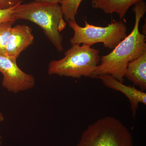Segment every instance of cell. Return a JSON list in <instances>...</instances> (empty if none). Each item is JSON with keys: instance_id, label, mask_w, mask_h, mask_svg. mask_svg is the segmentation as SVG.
<instances>
[{"instance_id": "cell-1", "label": "cell", "mask_w": 146, "mask_h": 146, "mask_svg": "<svg viewBox=\"0 0 146 146\" xmlns=\"http://www.w3.org/2000/svg\"><path fill=\"white\" fill-rule=\"evenodd\" d=\"M133 10L135 24L132 31L112 52L101 57L99 65L94 72V78L108 74L123 83L128 63L146 52V35L139 31L140 21L146 12L145 2L142 0L136 3Z\"/></svg>"}, {"instance_id": "cell-2", "label": "cell", "mask_w": 146, "mask_h": 146, "mask_svg": "<svg viewBox=\"0 0 146 146\" xmlns=\"http://www.w3.org/2000/svg\"><path fill=\"white\" fill-rule=\"evenodd\" d=\"M13 15L16 21L27 20L39 26L58 51H63V37L60 32L65 28L66 23L59 4L35 0L16 6Z\"/></svg>"}, {"instance_id": "cell-3", "label": "cell", "mask_w": 146, "mask_h": 146, "mask_svg": "<svg viewBox=\"0 0 146 146\" xmlns=\"http://www.w3.org/2000/svg\"><path fill=\"white\" fill-rule=\"evenodd\" d=\"M100 53L99 50L86 45H72L64 53V58L50 62L48 73L75 78H94V72L100 62Z\"/></svg>"}, {"instance_id": "cell-4", "label": "cell", "mask_w": 146, "mask_h": 146, "mask_svg": "<svg viewBox=\"0 0 146 146\" xmlns=\"http://www.w3.org/2000/svg\"><path fill=\"white\" fill-rule=\"evenodd\" d=\"M76 146H134L131 133L117 118L106 116L87 127Z\"/></svg>"}, {"instance_id": "cell-5", "label": "cell", "mask_w": 146, "mask_h": 146, "mask_svg": "<svg viewBox=\"0 0 146 146\" xmlns=\"http://www.w3.org/2000/svg\"><path fill=\"white\" fill-rule=\"evenodd\" d=\"M68 23L74 31V36L70 40L72 45L82 44L91 47L102 43L105 48L113 50L127 36V27L121 21L112 22L106 27L90 25L87 21L84 27L79 25L76 20Z\"/></svg>"}, {"instance_id": "cell-6", "label": "cell", "mask_w": 146, "mask_h": 146, "mask_svg": "<svg viewBox=\"0 0 146 146\" xmlns=\"http://www.w3.org/2000/svg\"><path fill=\"white\" fill-rule=\"evenodd\" d=\"M17 59L0 54V72L3 74L2 85L9 92L16 94L33 88L35 79L20 69Z\"/></svg>"}, {"instance_id": "cell-7", "label": "cell", "mask_w": 146, "mask_h": 146, "mask_svg": "<svg viewBox=\"0 0 146 146\" xmlns=\"http://www.w3.org/2000/svg\"><path fill=\"white\" fill-rule=\"evenodd\" d=\"M34 36L31 28L25 25H18L12 27L5 48V54L17 59L23 51L33 43Z\"/></svg>"}, {"instance_id": "cell-8", "label": "cell", "mask_w": 146, "mask_h": 146, "mask_svg": "<svg viewBox=\"0 0 146 146\" xmlns=\"http://www.w3.org/2000/svg\"><path fill=\"white\" fill-rule=\"evenodd\" d=\"M96 78L102 80L105 86L108 88L119 91L123 94L130 102L132 116L135 118L139 105H146V94L143 91L139 90L134 86H127L117 80L108 74L101 75Z\"/></svg>"}, {"instance_id": "cell-9", "label": "cell", "mask_w": 146, "mask_h": 146, "mask_svg": "<svg viewBox=\"0 0 146 146\" xmlns=\"http://www.w3.org/2000/svg\"><path fill=\"white\" fill-rule=\"evenodd\" d=\"M125 77L142 91L146 89V52L128 63Z\"/></svg>"}, {"instance_id": "cell-10", "label": "cell", "mask_w": 146, "mask_h": 146, "mask_svg": "<svg viewBox=\"0 0 146 146\" xmlns=\"http://www.w3.org/2000/svg\"><path fill=\"white\" fill-rule=\"evenodd\" d=\"M142 0H92V7L108 14L116 13L120 19L125 16L131 6Z\"/></svg>"}, {"instance_id": "cell-11", "label": "cell", "mask_w": 146, "mask_h": 146, "mask_svg": "<svg viewBox=\"0 0 146 146\" xmlns=\"http://www.w3.org/2000/svg\"><path fill=\"white\" fill-rule=\"evenodd\" d=\"M82 0H63L61 3V8L64 19L67 22L74 21L79 7Z\"/></svg>"}, {"instance_id": "cell-12", "label": "cell", "mask_w": 146, "mask_h": 146, "mask_svg": "<svg viewBox=\"0 0 146 146\" xmlns=\"http://www.w3.org/2000/svg\"><path fill=\"white\" fill-rule=\"evenodd\" d=\"M16 21H7L0 23V54H5V48L12 30Z\"/></svg>"}, {"instance_id": "cell-13", "label": "cell", "mask_w": 146, "mask_h": 146, "mask_svg": "<svg viewBox=\"0 0 146 146\" xmlns=\"http://www.w3.org/2000/svg\"><path fill=\"white\" fill-rule=\"evenodd\" d=\"M14 8L0 9V23L7 21H16L13 17Z\"/></svg>"}, {"instance_id": "cell-14", "label": "cell", "mask_w": 146, "mask_h": 146, "mask_svg": "<svg viewBox=\"0 0 146 146\" xmlns=\"http://www.w3.org/2000/svg\"><path fill=\"white\" fill-rule=\"evenodd\" d=\"M22 2L23 0H0V9L15 7L22 4Z\"/></svg>"}, {"instance_id": "cell-15", "label": "cell", "mask_w": 146, "mask_h": 146, "mask_svg": "<svg viewBox=\"0 0 146 146\" xmlns=\"http://www.w3.org/2000/svg\"><path fill=\"white\" fill-rule=\"evenodd\" d=\"M41 1H45L48 2L54 3L59 4L63 0H41Z\"/></svg>"}, {"instance_id": "cell-16", "label": "cell", "mask_w": 146, "mask_h": 146, "mask_svg": "<svg viewBox=\"0 0 146 146\" xmlns=\"http://www.w3.org/2000/svg\"><path fill=\"white\" fill-rule=\"evenodd\" d=\"M4 119V117L3 115L0 113V122L2 121ZM0 144H1V138H0Z\"/></svg>"}]
</instances>
